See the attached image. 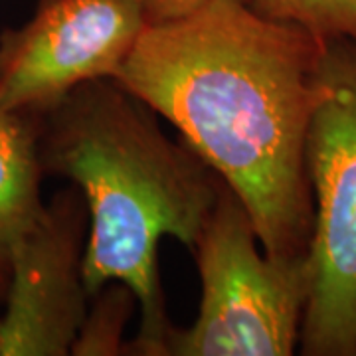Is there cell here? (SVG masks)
Returning <instances> with one entry per match:
<instances>
[{"instance_id": "1", "label": "cell", "mask_w": 356, "mask_h": 356, "mask_svg": "<svg viewBox=\"0 0 356 356\" xmlns=\"http://www.w3.org/2000/svg\"><path fill=\"white\" fill-rule=\"evenodd\" d=\"M325 40L245 0L147 24L115 81L163 115L240 196L271 257H307L305 140Z\"/></svg>"}, {"instance_id": "2", "label": "cell", "mask_w": 356, "mask_h": 356, "mask_svg": "<svg viewBox=\"0 0 356 356\" xmlns=\"http://www.w3.org/2000/svg\"><path fill=\"white\" fill-rule=\"evenodd\" d=\"M38 154L44 175L72 180L88 204V293L129 285L143 317L127 355L159 356L172 325L159 242L170 236L192 250L224 178L186 143L168 139L153 109L111 77L81 83L40 119Z\"/></svg>"}, {"instance_id": "3", "label": "cell", "mask_w": 356, "mask_h": 356, "mask_svg": "<svg viewBox=\"0 0 356 356\" xmlns=\"http://www.w3.org/2000/svg\"><path fill=\"white\" fill-rule=\"evenodd\" d=\"M313 194L305 356H356V40H325L305 140Z\"/></svg>"}, {"instance_id": "4", "label": "cell", "mask_w": 356, "mask_h": 356, "mask_svg": "<svg viewBox=\"0 0 356 356\" xmlns=\"http://www.w3.org/2000/svg\"><path fill=\"white\" fill-rule=\"evenodd\" d=\"M240 196L222 184L192 245L202 297L196 321L170 325L159 356H289L309 297L307 257H271Z\"/></svg>"}, {"instance_id": "5", "label": "cell", "mask_w": 356, "mask_h": 356, "mask_svg": "<svg viewBox=\"0 0 356 356\" xmlns=\"http://www.w3.org/2000/svg\"><path fill=\"white\" fill-rule=\"evenodd\" d=\"M147 24L140 0H38L0 32V107L42 119L81 83L113 79Z\"/></svg>"}, {"instance_id": "6", "label": "cell", "mask_w": 356, "mask_h": 356, "mask_svg": "<svg viewBox=\"0 0 356 356\" xmlns=\"http://www.w3.org/2000/svg\"><path fill=\"white\" fill-rule=\"evenodd\" d=\"M88 204L77 186L51 196L14 248L0 315V356L72 355L91 295L83 281Z\"/></svg>"}, {"instance_id": "7", "label": "cell", "mask_w": 356, "mask_h": 356, "mask_svg": "<svg viewBox=\"0 0 356 356\" xmlns=\"http://www.w3.org/2000/svg\"><path fill=\"white\" fill-rule=\"evenodd\" d=\"M38 135L40 119L0 107V305L10 280L14 248L46 206Z\"/></svg>"}, {"instance_id": "8", "label": "cell", "mask_w": 356, "mask_h": 356, "mask_svg": "<svg viewBox=\"0 0 356 356\" xmlns=\"http://www.w3.org/2000/svg\"><path fill=\"white\" fill-rule=\"evenodd\" d=\"M137 297L121 281L103 285L89 301L88 315L81 323L72 346L74 356H117L127 355L123 332L135 311Z\"/></svg>"}, {"instance_id": "9", "label": "cell", "mask_w": 356, "mask_h": 356, "mask_svg": "<svg viewBox=\"0 0 356 356\" xmlns=\"http://www.w3.org/2000/svg\"><path fill=\"white\" fill-rule=\"evenodd\" d=\"M271 20L301 26L321 40H356V0H245Z\"/></svg>"}, {"instance_id": "10", "label": "cell", "mask_w": 356, "mask_h": 356, "mask_svg": "<svg viewBox=\"0 0 356 356\" xmlns=\"http://www.w3.org/2000/svg\"><path fill=\"white\" fill-rule=\"evenodd\" d=\"M140 2L145 6L147 22L159 24V22H168V20H175L196 10L206 0H140Z\"/></svg>"}]
</instances>
